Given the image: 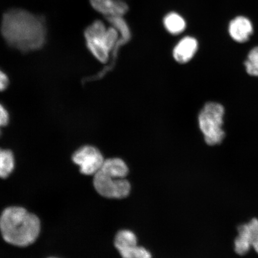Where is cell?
<instances>
[{"instance_id":"d6986e66","label":"cell","mask_w":258,"mask_h":258,"mask_svg":"<svg viewBox=\"0 0 258 258\" xmlns=\"http://www.w3.org/2000/svg\"><path fill=\"white\" fill-rule=\"evenodd\" d=\"M50 258H55V257H50Z\"/></svg>"},{"instance_id":"ac0fdd59","label":"cell","mask_w":258,"mask_h":258,"mask_svg":"<svg viewBox=\"0 0 258 258\" xmlns=\"http://www.w3.org/2000/svg\"><path fill=\"white\" fill-rule=\"evenodd\" d=\"M9 85V79L6 74L0 70V92L5 91Z\"/></svg>"},{"instance_id":"8992f818","label":"cell","mask_w":258,"mask_h":258,"mask_svg":"<svg viewBox=\"0 0 258 258\" xmlns=\"http://www.w3.org/2000/svg\"><path fill=\"white\" fill-rule=\"evenodd\" d=\"M72 160L79 166L81 173L86 175H95L105 161L98 148L91 145L80 148L73 154Z\"/></svg>"},{"instance_id":"52a82bcc","label":"cell","mask_w":258,"mask_h":258,"mask_svg":"<svg viewBox=\"0 0 258 258\" xmlns=\"http://www.w3.org/2000/svg\"><path fill=\"white\" fill-rule=\"evenodd\" d=\"M230 37L239 43H244L249 40L253 32L252 22L243 16H237L232 20L228 26Z\"/></svg>"},{"instance_id":"7c38bea8","label":"cell","mask_w":258,"mask_h":258,"mask_svg":"<svg viewBox=\"0 0 258 258\" xmlns=\"http://www.w3.org/2000/svg\"><path fill=\"white\" fill-rule=\"evenodd\" d=\"M99 171L112 176L124 178L128 173V167L123 160L118 158L105 160Z\"/></svg>"},{"instance_id":"4fadbf2b","label":"cell","mask_w":258,"mask_h":258,"mask_svg":"<svg viewBox=\"0 0 258 258\" xmlns=\"http://www.w3.org/2000/svg\"><path fill=\"white\" fill-rule=\"evenodd\" d=\"M163 24L170 34L177 35L185 30L186 22L181 16L175 12L167 14L163 19Z\"/></svg>"},{"instance_id":"6da1fadb","label":"cell","mask_w":258,"mask_h":258,"mask_svg":"<svg viewBox=\"0 0 258 258\" xmlns=\"http://www.w3.org/2000/svg\"><path fill=\"white\" fill-rule=\"evenodd\" d=\"M1 32L6 43L22 53L41 49L47 40V25L43 16L20 8L5 12Z\"/></svg>"},{"instance_id":"5bb4252c","label":"cell","mask_w":258,"mask_h":258,"mask_svg":"<svg viewBox=\"0 0 258 258\" xmlns=\"http://www.w3.org/2000/svg\"><path fill=\"white\" fill-rule=\"evenodd\" d=\"M15 157L11 150L0 148V177L5 179L14 171Z\"/></svg>"},{"instance_id":"3957f363","label":"cell","mask_w":258,"mask_h":258,"mask_svg":"<svg viewBox=\"0 0 258 258\" xmlns=\"http://www.w3.org/2000/svg\"><path fill=\"white\" fill-rule=\"evenodd\" d=\"M84 35L88 49L103 63L108 62L111 51L114 52V57L118 47L128 42L121 37L117 29L112 26L107 28L104 22L99 20L88 26Z\"/></svg>"},{"instance_id":"30bf717a","label":"cell","mask_w":258,"mask_h":258,"mask_svg":"<svg viewBox=\"0 0 258 258\" xmlns=\"http://www.w3.org/2000/svg\"><path fill=\"white\" fill-rule=\"evenodd\" d=\"M238 236L234 241L235 253L239 255H244L251 249V242L249 224H244L238 228Z\"/></svg>"},{"instance_id":"ba28073f","label":"cell","mask_w":258,"mask_h":258,"mask_svg":"<svg viewBox=\"0 0 258 258\" xmlns=\"http://www.w3.org/2000/svg\"><path fill=\"white\" fill-rule=\"evenodd\" d=\"M96 11L105 18L113 16H124L128 11V6L123 0H89Z\"/></svg>"},{"instance_id":"2e32d148","label":"cell","mask_w":258,"mask_h":258,"mask_svg":"<svg viewBox=\"0 0 258 258\" xmlns=\"http://www.w3.org/2000/svg\"><path fill=\"white\" fill-rule=\"evenodd\" d=\"M248 224L250 230L251 247L258 253V219L253 218Z\"/></svg>"},{"instance_id":"9c48e42d","label":"cell","mask_w":258,"mask_h":258,"mask_svg":"<svg viewBox=\"0 0 258 258\" xmlns=\"http://www.w3.org/2000/svg\"><path fill=\"white\" fill-rule=\"evenodd\" d=\"M198 49V42L191 37L183 38L176 45L173 55L177 62L185 63L192 59Z\"/></svg>"},{"instance_id":"e0dca14e","label":"cell","mask_w":258,"mask_h":258,"mask_svg":"<svg viewBox=\"0 0 258 258\" xmlns=\"http://www.w3.org/2000/svg\"><path fill=\"white\" fill-rule=\"evenodd\" d=\"M10 121V115L8 111L0 103V137L2 135V127L8 125Z\"/></svg>"},{"instance_id":"7a4b0ae2","label":"cell","mask_w":258,"mask_h":258,"mask_svg":"<svg viewBox=\"0 0 258 258\" xmlns=\"http://www.w3.org/2000/svg\"><path fill=\"white\" fill-rule=\"evenodd\" d=\"M40 230V219L23 208L9 207L0 217V231L3 239L14 246L26 247L34 243Z\"/></svg>"},{"instance_id":"8fae6325","label":"cell","mask_w":258,"mask_h":258,"mask_svg":"<svg viewBox=\"0 0 258 258\" xmlns=\"http://www.w3.org/2000/svg\"><path fill=\"white\" fill-rule=\"evenodd\" d=\"M115 246L120 254L129 252L137 246L136 235L128 230L119 231L115 237Z\"/></svg>"},{"instance_id":"277c9868","label":"cell","mask_w":258,"mask_h":258,"mask_svg":"<svg viewBox=\"0 0 258 258\" xmlns=\"http://www.w3.org/2000/svg\"><path fill=\"white\" fill-rule=\"evenodd\" d=\"M223 106L216 102H208L199 116L200 128L209 145L220 144L225 137L222 129L224 115Z\"/></svg>"},{"instance_id":"5b68a950","label":"cell","mask_w":258,"mask_h":258,"mask_svg":"<svg viewBox=\"0 0 258 258\" xmlns=\"http://www.w3.org/2000/svg\"><path fill=\"white\" fill-rule=\"evenodd\" d=\"M93 185L100 195L109 199H122L131 191V184L124 178L112 176L98 171L94 175Z\"/></svg>"},{"instance_id":"9a60e30c","label":"cell","mask_w":258,"mask_h":258,"mask_svg":"<svg viewBox=\"0 0 258 258\" xmlns=\"http://www.w3.org/2000/svg\"><path fill=\"white\" fill-rule=\"evenodd\" d=\"M244 66L249 75L258 77V47H254L250 51Z\"/></svg>"}]
</instances>
